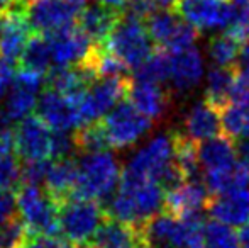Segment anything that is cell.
I'll use <instances>...</instances> for the list:
<instances>
[{
    "mask_svg": "<svg viewBox=\"0 0 249 248\" xmlns=\"http://www.w3.org/2000/svg\"><path fill=\"white\" fill-rule=\"evenodd\" d=\"M164 189L153 180L122 175L121 184L105 206L108 218L141 226L164 208Z\"/></svg>",
    "mask_w": 249,
    "mask_h": 248,
    "instance_id": "6da1fadb",
    "label": "cell"
},
{
    "mask_svg": "<svg viewBox=\"0 0 249 248\" xmlns=\"http://www.w3.org/2000/svg\"><path fill=\"white\" fill-rule=\"evenodd\" d=\"M122 175L139 180H153L164 189V192L185 182L180 169L175 163L173 136L160 134L146 143L132 155Z\"/></svg>",
    "mask_w": 249,
    "mask_h": 248,
    "instance_id": "7a4b0ae2",
    "label": "cell"
},
{
    "mask_svg": "<svg viewBox=\"0 0 249 248\" xmlns=\"http://www.w3.org/2000/svg\"><path fill=\"white\" fill-rule=\"evenodd\" d=\"M122 179V167L110 152L85 153L78 160V184L75 197L105 201L110 199Z\"/></svg>",
    "mask_w": 249,
    "mask_h": 248,
    "instance_id": "3957f363",
    "label": "cell"
},
{
    "mask_svg": "<svg viewBox=\"0 0 249 248\" xmlns=\"http://www.w3.org/2000/svg\"><path fill=\"white\" fill-rule=\"evenodd\" d=\"M107 218L100 202L71 197L59 206V235L71 247H89Z\"/></svg>",
    "mask_w": 249,
    "mask_h": 248,
    "instance_id": "277c9868",
    "label": "cell"
},
{
    "mask_svg": "<svg viewBox=\"0 0 249 248\" xmlns=\"http://www.w3.org/2000/svg\"><path fill=\"white\" fill-rule=\"evenodd\" d=\"M16 199L19 218L29 235H59V204L43 186L22 184Z\"/></svg>",
    "mask_w": 249,
    "mask_h": 248,
    "instance_id": "5b68a950",
    "label": "cell"
},
{
    "mask_svg": "<svg viewBox=\"0 0 249 248\" xmlns=\"http://www.w3.org/2000/svg\"><path fill=\"white\" fill-rule=\"evenodd\" d=\"M153 44L144 20L122 14L104 46L134 72L154 53Z\"/></svg>",
    "mask_w": 249,
    "mask_h": 248,
    "instance_id": "8992f818",
    "label": "cell"
},
{
    "mask_svg": "<svg viewBox=\"0 0 249 248\" xmlns=\"http://www.w3.org/2000/svg\"><path fill=\"white\" fill-rule=\"evenodd\" d=\"M110 148L124 150L136 145L153 128V121L139 113L132 104L119 102L104 119H100Z\"/></svg>",
    "mask_w": 249,
    "mask_h": 248,
    "instance_id": "52a82bcc",
    "label": "cell"
},
{
    "mask_svg": "<svg viewBox=\"0 0 249 248\" xmlns=\"http://www.w3.org/2000/svg\"><path fill=\"white\" fill-rule=\"evenodd\" d=\"M87 7V0H36L26 14L33 31L53 34L71 27Z\"/></svg>",
    "mask_w": 249,
    "mask_h": 248,
    "instance_id": "ba28073f",
    "label": "cell"
},
{
    "mask_svg": "<svg viewBox=\"0 0 249 248\" xmlns=\"http://www.w3.org/2000/svg\"><path fill=\"white\" fill-rule=\"evenodd\" d=\"M129 83V76H100L93 80L82 97L83 123H95L110 113L127 95Z\"/></svg>",
    "mask_w": 249,
    "mask_h": 248,
    "instance_id": "9c48e42d",
    "label": "cell"
},
{
    "mask_svg": "<svg viewBox=\"0 0 249 248\" xmlns=\"http://www.w3.org/2000/svg\"><path fill=\"white\" fill-rule=\"evenodd\" d=\"M154 44L164 51H180L192 48L197 41L198 31L183 17L171 10H158L146 22Z\"/></svg>",
    "mask_w": 249,
    "mask_h": 248,
    "instance_id": "30bf717a",
    "label": "cell"
},
{
    "mask_svg": "<svg viewBox=\"0 0 249 248\" xmlns=\"http://www.w3.org/2000/svg\"><path fill=\"white\" fill-rule=\"evenodd\" d=\"M82 97L65 95L53 89L44 90L37 100V117H41L53 131H76L85 126L82 114Z\"/></svg>",
    "mask_w": 249,
    "mask_h": 248,
    "instance_id": "8fae6325",
    "label": "cell"
},
{
    "mask_svg": "<svg viewBox=\"0 0 249 248\" xmlns=\"http://www.w3.org/2000/svg\"><path fill=\"white\" fill-rule=\"evenodd\" d=\"M56 131L41 117L27 116L16 128V150L24 162L54 160Z\"/></svg>",
    "mask_w": 249,
    "mask_h": 248,
    "instance_id": "7c38bea8",
    "label": "cell"
},
{
    "mask_svg": "<svg viewBox=\"0 0 249 248\" xmlns=\"http://www.w3.org/2000/svg\"><path fill=\"white\" fill-rule=\"evenodd\" d=\"M44 80L46 76L20 70L14 76L12 85L3 97L0 114L14 124L29 116L31 111L37 106V97H39Z\"/></svg>",
    "mask_w": 249,
    "mask_h": 248,
    "instance_id": "4fadbf2b",
    "label": "cell"
},
{
    "mask_svg": "<svg viewBox=\"0 0 249 248\" xmlns=\"http://www.w3.org/2000/svg\"><path fill=\"white\" fill-rule=\"evenodd\" d=\"M173 7L175 12L197 31L227 26L234 14L229 0H177Z\"/></svg>",
    "mask_w": 249,
    "mask_h": 248,
    "instance_id": "5bb4252c",
    "label": "cell"
},
{
    "mask_svg": "<svg viewBox=\"0 0 249 248\" xmlns=\"http://www.w3.org/2000/svg\"><path fill=\"white\" fill-rule=\"evenodd\" d=\"M51 48V60L54 68L83 65L92 55L95 44L76 26L66 27L58 33L46 34Z\"/></svg>",
    "mask_w": 249,
    "mask_h": 248,
    "instance_id": "9a60e30c",
    "label": "cell"
},
{
    "mask_svg": "<svg viewBox=\"0 0 249 248\" xmlns=\"http://www.w3.org/2000/svg\"><path fill=\"white\" fill-rule=\"evenodd\" d=\"M26 9L0 14V57L9 63H17L22 57L31 36L29 19Z\"/></svg>",
    "mask_w": 249,
    "mask_h": 248,
    "instance_id": "2e32d148",
    "label": "cell"
},
{
    "mask_svg": "<svg viewBox=\"0 0 249 248\" xmlns=\"http://www.w3.org/2000/svg\"><path fill=\"white\" fill-rule=\"evenodd\" d=\"M203 76V58L197 48L168 53V82L178 94L190 92Z\"/></svg>",
    "mask_w": 249,
    "mask_h": 248,
    "instance_id": "e0dca14e",
    "label": "cell"
},
{
    "mask_svg": "<svg viewBox=\"0 0 249 248\" xmlns=\"http://www.w3.org/2000/svg\"><path fill=\"white\" fill-rule=\"evenodd\" d=\"M209 201L210 192L203 180H185L164 194L163 211L170 212L175 218H185L190 214H200L202 209H207Z\"/></svg>",
    "mask_w": 249,
    "mask_h": 248,
    "instance_id": "ac0fdd59",
    "label": "cell"
},
{
    "mask_svg": "<svg viewBox=\"0 0 249 248\" xmlns=\"http://www.w3.org/2000/svg\"><path fill=\"white\" fill-rule=\"evenodd\" d=\"M122 17V10L117 7L97 3L92 7H85L76 20V27L92 41L95 46H102L107 43L108 36L117 26Z\"/></svg>",
    "mask_w": 249,
    "mask_h": 248,
    "instance_id": "d6986e66",
    "label": "cell"
},
{
    "mask_svg": "<svg viewBox=\"0 0 249 248\" xmlns=\"http://www.w3.org/2000/svg\"><path fill=\"white\" fill-rule=\"evenodd\" d=\"M207 211L219 223L227 226H243L249 221V189H234L210 195Z\"/></svg>",
    "mask_w": 249,
    "mask_h": 248,
    "instance_id": "ffe728a7",
    "label": "cell"
},
{
    "mask_svg": "<svg viewBox=\"0 0 249 248\" xmlns=\"http://www.w3.org/2000/svg\"><path fill=\"white\" fill-rule=\"evenodd\" d=\"M127 97L131 99L132 106L139 113L148 116L151 121H160L166 114L171 102V92L161 87V83L141 82V80L134 82L131 80Z\"/></svg>",
    "mask_w": 249,
    "mask_h": 248,
    "instance_id": "44dd1931",
    "label": "cell"
},
{
    "mask_svg": "<svg viewBox=\"0 0 249 248\" xmlns=\"http://www.w3.org/2000/svg\"><path fill=\"white\" fill-rule=\"evenodd\" d=\"M236 145L229 136H213L198 146V160L203 175L226 172L236 165Z\"/></svg>",
    "mask_w": 249,
    "mask_h": 248,
    "instance_id": "7402d4cb",
    "label": "cell"
},
{
    "mask_svg": "<svg viewBox=\"0 0 249 248\" xmlns=\"http://www.w3.org/2000/svg\"><path fill=\"white\" fill-rule=\"evenodd\" d=\"M76 184H78V162L68 156V158L53 160L43 187L61 206L68 199L75 197Z\"/></svg>",
    "mask_w": 249,
    "mask_h": 248,
    "instance_id": "603a6c76",
    "label": "cell"
},
{
    "mask_svg": "<svg viewBox=\"0 0 249 248\" xmlns=\"http://www.w3.org/2000/svg\"><path fill=\"white\" fill-rule=\"evenodd\" d=\"M183 128V134L194 139L195 143L219 136L222 131V119H220L219 109H215L207 100H200L187 113Z\"/></svg>",
    "mask_w": 249,
    "mask_h": 248,
    "instance_id": "cb8c5ba5",
    "label": "cell"
},
{
    "mask_svg": "<svg viewBox=\"0 0 249 248\" xmlns=\"http://www.w3.org/2000/svg\"><path fill=\"white\" fill-rule=\"evenodd\" d=\"M90 248H141L142 233L141 226L122 223L107 218L97 235L90 242Z\"/></svg>",
    "mask_w": 249,
    "mask_h": 248,
    "instance_id": "d4e9b609",
    "label": "cell"
},
{
    "mask_svg": "<svg viewBox=\"0 0 249 248\" xmlns=\"http://www.w3.org/2000/svg\"><path fill=\"white\" fill-rule=\"evenodd\" d=\"M234 68H224V66H213L207 75L205 83V100L212 104L215 109L222 111L229 106L232 100V89H234Z\"/></svg>",
    "mask_w": 249,
    "mask_h": 248,
    "instance_id": "484cf974",
    "label": "cell"
},
{
    "mask_svg": "<svg viewBox=\"0 0 249 248\" xmlns=\"http://www.w3.org/2000/svg\"><path fill=\"white\" fill-rule=\"evenodd\" d=\"M51 48L46 34H36L29 39L19 60L20 70L46 76L51 72Z\"/></svg>",
    "mask_w": 249,
    "mask_h": 248,
    "instance_id": "4316f807",
    "label": "cell"
},
{
    "mask_svg": "<svg viewBox=\"0 0 249 248\" xmlns=\"http://www.w3.org/2000/svg\"><path fill=\"white\" fill-rule=\"evenodd\" d=\"M222 131L226 136L239 138L249 133V99L241 102H231L222 109Z\"/></svg>",
    "mask_w": 249,
    "mask_h": 248,
    "instance_id": "83f0119b",
    "label": "cell"
},
{
    "mask_svg": "<svg viewBox=\"0 0 249 248\" xmlns=\"http://www.w3.org/2000/svg\"><path fill=\"white\" fill-rule=\"evenodd\" d=\"M73 141H75V148L83 153L108 152V148H110L105 129L100 121L85 124L76 131H73Z\"/></svg>",
    "mask_w": 249,
    "mask_h": 248,
    "instance_id": "f1b7e54d",
    "label": "cell"
},
{
    "mask_svg": "<svg viewBox=\"0 0 249 248\" xmlns=\"http://www.w3.org/2000/svg\"><path fill=\"white\" fill-rule=\"evenodd\" d=\"M241 44L227 33L213 36L209 43V57L215 66L234 68L237 58L241 57Z\"/></svg>",
    "mask_w": 249,
    "mask_h": 248,
    "instance_id": "f546056e",
    "label": "cell"
},
{
    "mask_svg": "<svg viewBox=\"0 0 249 248\" xmlns=\"http://www.w3.org/2000/svg\"><path fill=\"white\" fill-rule=\"evenodd\" d=\"M134 80L163 83L168 82V51L160 50L134 70Z\"/></svg>",
    "mask_w": 249,
    "mask_h": 248,
    "instance_id": "4dcf8cb0",
    "label": "cell"
},
{
    "mask_svg": "<svg viewBox=\"0 0 249 248\" xmlns=\"http://www.w3.org/2000/svg\"><path fill=\"white\" fill-rule=\"evenodd\" d=\"M239 236L231 226L219 221H209L205 225L207 248H239Z\"/></svg>",
    "mask_w": 249,
    "mask_h": 248,
    "instance_id": "1f68e13d",
    "label": "cell"
},
{
    "mask_svg": "<svg viewBox=\"0 0 249 248\" xmlns=\"http://www.w3.org/2000/svg\"><path fill=\"white\" fill-rule=\"evenodd\" d=\"M22 182V167L12 152H0V191H10Z\"/></svg>",
    "mask_w": 249,
    "mask_h": 248,
    "instance_id": "d6a6232c",
    "label": "cell"
},
{
    "mask_svg": "<svg viewBox=\"0 0 249 248\" xmlns=\"http://www.w3.org/2000/svg\"><path fill=\"white\" fill-rule=\"evenodd\" d=\"M27 238L29 231L20 218H14L7 225L0 226V248H22Z\"/></svg>",
    "mask_w": 249,
    "mask_h": 248,
    "instance_id": "836d02e7",
    "label": "cell"
},
{
    "mask_svg": "<svg viewBox=\"0 0 249 248\" xmlns=\"http://www.w3.org/2000/svg\"><path fill=\"white\" fill-rule=\"evenodd\" d=\"M226 33L239 44L249 43V5H239L234 10Z\"/></svg>",
    "mask_w": 249,
    "mask_h": 248,
    "instance_id": "e575fe53",
    "label": "cell"
},
{
    "mask_svg": "<svg viewBox=\"0 0 249 248\" xmlns=\"http://www.w3.org/2000/svg\"><path fill=\"white\" fill-rule=\"evenodd\" d=\"M122 10L125 12V16L148 20L154 12H158V3L156 0H125Z\"/></svg>",
    "mask_w": 249,
    "mask_h": 248,
    "instance_id": "d590c367",
    "label": "cell"
},
{
    "mask_svg": "<svg viewBox=\"0 0 249 248\" xmlns=\"http://www.w3.org/2000/svg\"><path fill=\"white\" fill-rule=\"evenodd\" d=\"M17 199L10 191H0V226L17 218Z\"/></svg>",
    "mask_w": 249,
    "mask_h": 248,
    "instance_id": "8d00e7d4",
    "label": "cell"
},
{
    "mask_svg": "<svg viewBox=\"0 0 249 248\" xmlns=\"http://www.w3.org/2000/svg\"><path fill=\"white\" fill-rule=\"evenodd\" d=\"M16 148V128L14 123L0 114V152H12Z\"/></svg>",
    "mask_w": 249,
    "mask_h": 248,
    "instance_id": "74e56055",
    "label": "cell"
},
{
    "mask_svg": "<svg viewBox=\"0 0 249 248\" xmlns=\"http://www.w3.org/2000/svg\"><path fill=\"white\" fill-rule=\"evenodd\" d=\"M65 240L58 236H44V235H29L22 248H66Z\"/></svg>",
    "mask_w": 249,
    "mask_h": 248,
    "instance_id": "f35d334b",
    "label": "cell"
},
{
    "mask_svg": "<svg viewBox=\"0 0 249 248\" xmlns=\"http://www.w3.org/2000/svg\"><path fill=\"white\" fill-rule=\"evenodd\" d=\"M12 82H14L12 63H9L7 60H3V58L0 57V99L5 97V94L9 92Z\"/></svg>",
    "mask_w": 249,
    "mask_h": 248,
    "instance_id": "ab89813d",
    "label": "cell"
},
{
    "mask_svg": "<svg viewBox=\"0 0 249 248\" xmlns=\"http://www.w3.org/2000/svg\"><path fill=\"white\" fill-rule=\"evenodd\" d=\"M234 145H236V152H237V155L241 156V160L249 163V133L236 138Z\"/></svg>",
    "mask_w": 249,
    "mask_h": 248,
    "instance_id": "60d3db41",
    "label": "cell"
},
{
    "mask_svg": "<svg viewBox=\"0 0 249 248\" xmlns=\"http://www.w3.org/2000/svg\"><path fill=\"white\" fill-rule=\"evenodd\" d=\"M17 9H26V0H0V14Z\"/></svg>",
    "mask_w": 249,
    "mask_h": 248,
    "instance_id": "b9f144b4",
    "label": "cell"
},
{
    "mask_svg": "<svg viewBox=\"0 0 249 248\" xmlns=\"http://www.w3.org/2000/svg\"><path fill=\"white\" fill-rule=\"evenodd\" d=\"M237 236H239V243H241V245H244V248H249V221L244 223L243 226H239Z\"/></svg>",
    "mask_w": 249,
    "mask_h": 248,
    "instance_id": "7bdbcfd3",
    "label": "cell"
},
{
    "mask_svg": "<svg viewBox=\"0 0 249 248\" xmlns=\"http://www.w3.org/2000/svg\"><path fill=\"white\" fill-rule=\"evenodd\" d=\"M99 3H104V5H110V7H117V9L122 10V5H124L125 0H97Z\"/></svg>",
    "mask_w": 249,
    "mask_h": 248,
    "instance_id": "ee69618b",
    "label": "cell"
},
{
    "mask_svg": "<svg viewBox=\"0 0 249 248\" xmlns=\"http://www.w3.org/2000/svg\"><path fill=\"white\" fill-rule=\"evenodd\" d=\"M241 61L243 65H249V43L244 44V48L241 50Z\"/></svg>",
    "mask_w": 249,
    "mask_h": 248,
    "instance_id": "f6af8a7d",
    "label": "cell"
},
{
    "mask_svg": "<svg viewBox=\"0 0 249 248\" xmlns=\"http://www.w3.org/2000/svg\"><path fill=\"white\" fill-rule=\"evenodd\" d=\"M175 2H177V0H156L158 5L164 7V9H168V7H171V5H175Z\"/></svg>",
    "mask_w": 249,
    "mask_h": 248,
    "instance_id": "bcb514c9",
    "label": "cell"
},
{
    "mask_svg": "<svg viewBox=\"0 0 249 248\" xmlns=\"http://www.w3.org/2000/svg\"><path fill=\"white\" fill-rule=\"evenodd\" d=\"M232 2L237 5H249V0H232Z\"/></svg>",
    "mask_w": 249,
    "mask_h": 248,
    "instance_id": "7dc6e473",
    "label": "cell"
},
{
    "mask_svg": "<svg viewBox=\"0 0 249 248\" xmlns=\"http://www.w3.org/2000/svg\"><path fill=\"white\" fill-rule=\"evenodd\" d=\"M141 248H146V247H141Z\"/></svg>",
    "mask_w": 249,
    "mask_h": 248,
    "instance_id": "c3c4849f",
    "label": "cell"
},
{
    "mask_svg": "<svg viewBox=\"0 0 249 248\" xmlns=\"http://www.w3.org/2000/svg\"><path fill=\"white\" fill-rule=\"evenodd\" d=\"M203 248H207V247H203Z\"/></svg>",
    "mask_w": 249,
    "mask_h": 248,
    "instance_id": "681fc988",
    "label": "cell"
}]
</instances>
